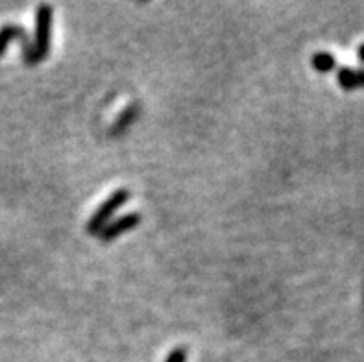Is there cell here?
Segmentation results:
<instances>
[{
    "mask_svg": "<svg viewBox=\"0 0 364 362\" xmlns=\"http://www.w3.org/2000/svg\"><path fill=\"white\" fill-rule=\"evenodd\" d=\"M52 21H54V10L50 4H41L35 13V35H33V56L35 63L43 62L50 52L52 43Z\"/></svg>",
    "mask_w": 364,
    "mask_h": 362,
    "instance_id": "1",
    "label": "cell"
},
{
    "mask_svg": "<svg viewBox=\"0 0 364 362\" xmlns=\"http://www.w3.org/2000/svg\"><path fill=\"white\" fill-rule=\"evenodd\" d=\"M130 198H131V193L128 191V188H118V191H115V193H113L111 196H109L108 200H106V202H104L96 211H94L93 217L89 218L87 227H85L87 233H91V235L100 233V231L109 224L113 213H117L121 207L126 205Z\"/></svg>",
    "mask_w": 364,
    "mask_h": 362,
    "instance_id": "2",
    "label": "cell"
},
{
    "mask_svg": "<svg viewBox=\"0 0 364 362\" xmlns=\"http://www.w3.org/2000/svg\"><path fill=\"white\" fill-rule=\"evenodd\" d=\"M13 39H21L23 41V56L24 63L26 65H38L35 63V56H33V45L30 41L26 30L21 26V24H4L0 26V57L8 50V45H10Z\"/></svg>",
    "mask_w": 364,
    "mask_h": 362,
    "instance_id": "3",
    "label": "cell"
},
{
    "mask_svg": "<svg viewBox=\"0 0 364 362\" xmlns=\"http://www.w3.org/2000/svg\"><path fill=\"white\" fill-rule=\"evenodd\" d=\"M140 220H143V217H140L139 213H128V215H124V217L109 222L108 226L104 227V230L99 233L100 242H111V240L118 239L122 233H128V231L136 230V227L140 224Z\"/></svg>",
    "mask_w": 364,
    "mask_h": 362,
    "instance_id": "4",
    "label": "cell"
},
{
    "mask_svg": "<svg viewBox=\"0 0 364 362\" xmlns=\"http://www.w3.org/2000/svg\"><path fill=\"white\" fill-rule=\"evenodd\" d=\"M336 81L346 91L364 87V69L355 71V69H350V67H342L336 72Z\"/></svg>",
    "mask_w": 364,
    "mask_h": 362,
    "instance_id": "5",
    "label": "cell"
},
{
    "mask_svg": "<svg viewBox=\"0 0 364 362\" xmlns=\"http://www.w3.org/2000/svg\"><path fill=\"white\" fill-rule=\"evenodd\" d=\"M137 115H139V106H137V103H131V106H128V108L124 109L121 115H118V118L115 120V124H113V128H111L113 135H121V133L126 132L128 128L136 123Z\"/></svg>",
    "mask_w": 364,
    "mask_h": 362,
    "instance_id": "6",
    "label": "cell"
},
{
    "mask_svg": "<svg viewBox=\"0 0 364 362\" xmlns=\"http://www.w3.org/2000/svg\"><path fill=\"white\" fill-rule=\"evenodd\" d=\"M311 63L318 72H329L335 69V56L329 52H316Z\"/></svg>",
    "mask_w": 364,
    "mask_h": 362,
    "instance_id": "7",
    "label": "cell"
},
{
    "mask_svg": "<svg viewBox=\"0 0 364 362\" xmlns=\"http://www.w3.org/2000/svg\"><path fill=\"white\" fill-rule=\"evenodd\" d=\"M165 362H187V349L185 348H176L168 353V357Z\"/></svg>",
    "mask_w": 364,
    "mask_h": 362,
    "instance_id": "8",
    "label": "cell"
},
{
    "mask_svg": "<svg viewBox=\"0 0 364 362\" xmlns=\"http://www.w3.org/2000/svg\"><path fill=\"white\" fill-rule=\"evenodd\" d=\"M357 54H359V60H360V62L364 63V43L359 47V50H357Z\"/></svg>",
    "mask_w": 364,
    "mask_h": 362,
    "instance_id": "9",
    "label": "cell"
}]
</instances>
